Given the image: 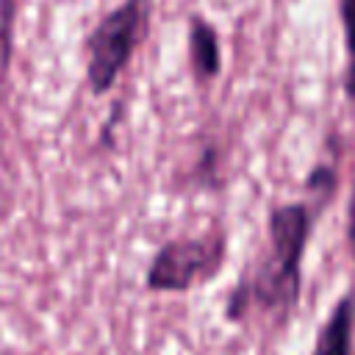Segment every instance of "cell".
Listing matches in <instances>:
<instances>
[{
	"label": "cell",
	"instance_id": "cell-1",
	"mask_svg": "<svg viewBox=\"0 0 355 355\" xmlns=\"http://www.w3.org/2000/svg\"><path fill=\"white\" fill-rule=\"evenodd\" d=\"M311 236V211L305 202H286L269 214V252L244 277L227 302V319H241L250 305L286 319L300 300V266Z\"/></svg>",
	"mask_w": 355,
	"mask_h": 355
},
{
	"label": "cell",
	"instance_id": "cell-2",
	"mask_svg": "<svg viewBox=\"0 0 355 355\" xmlns=\"http://www.w3.org/2000/svg\"><path fill=\"white\" fill-rule=\"evenodd\" d=\"M150 0H125L108 11L86 39V80L94 94L114 89L125 67L130 64L136 44L144 33Z\"/></svg>",
	"mask_w": 355,
	"mask_h": 355
},
{
	"label": "cell",
	"instance_id": "cell-3",
	"mask_svg": "<svg viewBox=\"0 0 355 355\" xmlns=\"http://www.w3.org/2000/svg\"><path fill=\"white\" fill-rule=\"evenodd\" d=\"M225 233L172 239L166 241L147 266L150 291H189L197 283H208L225 263Z\"/></svg>",
	"mask_w": 355,
	"mask_h": 355
},
{
	"label": "cell",
	"instance_id": "cell-4",
	"mask_svg": "<svg viewBox=\"0 0 355 355\" xmlns=\"http://www.w3.org/2000/svg\"><path fill=\"white\" fill-rule=\"evenodd\" d=\"M355 349V294H344L316 333L313 355H352Z\"/></svg>",
	"mask_w": 355,
	"mask_h": 355
},
{
	"label": "cell",
	"instance_id": "cell-5",
	"mask_svg": "<svg viewBox=\"0 0 355 355\" xmlns=\"http://www.w3.org/2000/svg\"><path fill=\"white\" fill-rule=\"evenodd\" d=\"M189 61H191L194 78L202 83L214 80L222 69V50H219L216 28L202 17H191L189 22Z\"/></svg>",
	"mask_w": 355,
	"mask_h": 355
},
{
	"label": "cell",
	"instance_id": "cell-6",
	"mask_svg": "<svg viewBox=\"0 0 355 355\" xmlns=\"http://www.w3.org/2000/svg\"><path fill=\"white\" fill-rule=\"evenodd\" d=\"M338 14H341V28H344V44H347L344 89H347V97L355 100V0H341L338 3Z\"/></svg>",
	"mask_w": 355,
	"mask_h": 355
},
{
	"label": "cell",
	"instance_id": "cell-7",
	"mask_svg": "<svg viewBox=\"0 0 355 355\" xmlns=\"http://www.w3.org/2000/svg\"><path fill=\"white\" fill-rule=\"evenodd\" d=\"M14 14L17 6L14 0H0V64H8L11 55V42H14Z\"/></svg>",
	"mask_w": 355,
	"mask_h": 355
},
{
	"label": "cell",
	"instance_id": "cell-8",
	"mask_svg": "<svg viewBox=\"0 0 355 355\" xmlns=\"http://www.w3.org/2000/svg\"><path fill=\"white\" fill-rule=\"evenodd\" d=\"M347 241H349V252L355 258V189L349 197V216H347Z\"/></svg>",
	"mask_w": 355,
	"mask_h": 355
}]
</instances>
